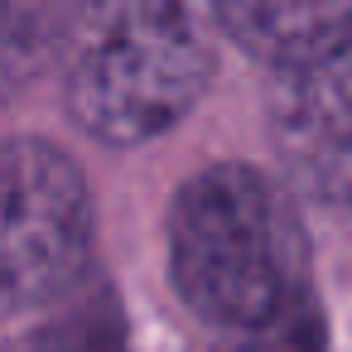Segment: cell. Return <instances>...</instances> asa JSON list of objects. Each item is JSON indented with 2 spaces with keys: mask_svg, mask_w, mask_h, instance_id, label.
Wrapping results in <instances>:
<instances>
[{
  "mask_svg": "<svg viewBox=\"0 0 352 352\" xmlns=\"http://www.w3.org/2000/svg\"><path fill=\"white\" fill-rule=\"evenodd\" d=\"M217 39L212 0H73L58 49L73 121L107 145L164 135L208 92Z\"/></svg>",
  "mask_w": 352,
  "mask_h": 352,
  "instance_id": "obj_1",
  "label": "cell"
},
{
  "mask_svg": "<svg viewBox=\"0 0 352 352\" xmlns=\"http://www.w3.org/2000/svg\"><path fill=\"white\" fill-rule=\"evenodd\" d=\"M169 270L188 309L232 328L265 318L309 285L294 198L251 164H212L169 208Z\"/></svg>",
  "mask_w": 352,
  "mask_h": 352,
  "instance_id": "obj_2",
  "label": "cell"
},
{
  "mask_svg": "<svg viewBox=\"0 0 352 352\" xmlns=\"http://www.w3.org/2000/svg\"><path fill=\"white\" fill-rule=\"evenodd\" d=\"M92 261L82 169L44 140L0 145V314L63 299Z\"/></svg>",
  "mask_w": 352,
  "mask_h": 352,
  "instance_id": "obj_3",
  "label": "cell"
},
{
  "mask_svg": "<svg viewBox=\"0 0 352 352\" xmlns=\"http://www.w3.org/2000/svg\"><path fill=\"white\" fill-rule=\"evenodd\" d=\"M270 140L299 193L352 203V34L275 68Z\"/></svg>",
  "mask_w": 352,
  "mask_h": 352,
  "instance_id": "obj_4",
  "label": "cell"
},
{
  "mask_svg": "<svg viewBox=\"0 0 352 352\" xmlns=\"http://www.w3.org/2000/svg\"><path fill=\"white\" fill-rule=\"evenodd\" d=\"M212 10L222 34L270 68L352 34V0H212Z\"/></svg>",
  "mask_w": 352,
  "mask_h": 352,
  "instance_id": "obj_5",
  "label": "cell"
},
{
  "mask_svg": "<svg viewBox=\"0 0 352 352\" xmlns=\"http://www.w3.org/2000/svg\"><path fill=\"white\" fill-rule=\"evenodd\" d=\"M6 352H126L121 299L102 280H78L63 299L44 304V318Z\"/></svg>",
  "mask_w": 352,
  "mask_h": 352,
  "instance_id": "obj_6",
  "label": "cell"
},
{
  "mask_svg": "<svg viewBox=\"0 0 352 352\" xmlns=\"http://www.w3.org/2000/svg\"><path fill=\"white\" fill-rule=\"evenodd\" d=\"M68 6L73 0H0V102L58 58Z\"/></svg>",
  "mask_w": 352,
  "mask_h": 352,
  "instance_id": "obj_7",
  "label": "cell"
},
{
  "mask_svg": "<svg viewBox=\"0 0 352 352\" xmlns=\"http://www.w3.org/2000/svg\"><path fill=\"white\" fill-rule=\"evenodd\" d=\"M212 352H328L323 314H318L314 294L304 289L299 299H289L285 309H275L265 318L222 328V338L212 342Z\"/></svg>",
  "mask_w": 352,
  "mask_h": 352,
  "instance_id": "obj_8",
  "label": "cell"
}]
</instances>
